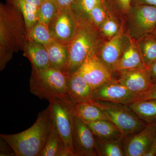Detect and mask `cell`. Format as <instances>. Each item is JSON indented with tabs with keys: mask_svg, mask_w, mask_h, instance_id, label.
<instances>
[{
	"mask_svg": "<svg viewBox=\"0 0 156 156\" xmlns=\"http://www.w3.org/2000/svg\"><path fill=\"white\" fill-rule=\"evenodd\" d=\"M131 40V38L123 28L116 36L104 41L99 47L96 56L113 75L115 72L118 62Z\"/></svg>",
	"mask_w": 156,
	"mask_h": 156,
	"instance_id": "cell-10",
	"label": "cell"
},
{
	"mask_svg": "<svg viewBox=\"0 0 156 156\" xmlns=\"http://www.w3.org/2000/svg\"><path fill=\"white\" fill-rule=\"evenodd\" d=\"M78 21L72 9L58 10L48 25L54 41L69 45L75 34Z\"/></svg>",
	"mask_w": 156,
	"mask_h": 156,
	"instance_id": "cell-9",
	"label": "cell"
},
{
	"mask_svg": "<svg viewBox=\"0 0 156 156\" xmlns=\"http://www.w3.org/2000/svg\"><path fill=\"white\" fill-rule=\"evenodd\" d=\"M92 102L103 110L109 120L117 126L125 137L139 132L147 125L128 105L100 101Z\"/></svg>",
	"mask_w": 156,
	"mask_h": 156,
	"instance_id": "cell-6",
	"label": "cell"
},
{
	"mask_svg": "<svg viewBox=\"0 0 156 156\" xmlns=\"http://www.w3.org/2000/svg\"><path fill=\"white\" fill-rule=\"evenodd\" d=\"M143 99L156 98V83L148 91L142 94Z\"/></svg>",
	"mask_w": 156,
	"mask_h": 156,
	"instance_id": "cell-35",
	"label": "cell"
},
{
	"mask_svg": "<svg viewBox=\"0 0 156 156\" xmlns=\"http://www.w3.org/2000/svg\"><path fill=\"white\" fill-rule=\"evenodd\" d=\"M123 27L129 37L135 40L153 34L156 28V7L131 6L124 18Z\"/></svg>",
	"mask_w": 156,
	"mask_h": 156,
	"instance_id": "cell-5",
	"label": "cell"
},
{
	"mask_svg": "<svg viewBox=\"0 0 156 156\" xmlns=\"http://www.w3.org/2000/svg\"><path fill=\"white\" fill-rule=\"evenodd\" d=\"M78 20L75 34L68 45L65 74L76 72L86 61L96 56L101 45L105 41L90 21Z\"/></svg>",
	"mask_w": 156,
	"mask_h": 156,
	"instance_id": "cell-3",
	"label": "cell"
},
{
	"mask_svg": "<svg viewBox=\"0 0 156 156\" xmlns=\"http://www.w3.org/2000/svg\"><path fill=\"white\" fill-rule=\"evenodd\" d=\"M30 87L31 93L41 99L68 98L66 75L55 69H32Z\"/></svg>",
	"mask_w": 156,
	"mask_h": 156,
	"instance_id": "cell-4",
	"label": "cell"
},
{
	"mask_svg": "<svg viewBox=\"0 0 156 156\" xmlns=\"http://www.w3.org/2000/svg\"><path fill=\"white\" fill-rule=\"evenodd\" d=\"M76 72L94 89L113 77L112 73L96 56L89 58Z\"/></svg>",
	"mask_w": 156,
	"mask_h": 156,
	"instance_id": "cell-14",
	"label": "cell"
},
{
	"mask_svg": "<svg viewBox=\"0 0 156 156\" xmlns=\"http://www.w3.org/2000/svg\"><path fill=\"white\" fill-rule=\"evenodd\" d=\"M132 6L147 5L156 7V0H131Z\"/></svg>",
	"mask_w": 156,
	"mask_h": 156,
	"instance_id": "cell-34",
	"label": "cell"
},
{
	"mask_svg": "<svg viewBox=\"0 0 156 156\" xmlns=\"http://www.w3.org/2000/svg\"><path fill=\"white\" fill-rule=\"evenodd\" d=\"M27 39L25 20L19 10L9 3L0 5V70L13 54L23 51Z\"/></svg>",
	"mask_w": 156,
	"mask_h": 156,
	"instance_id": "cell-1",
	"label": "cell"
},
{
	"mask_svg": "<svg viewBox=\"0 0 156 156\" xmlns=\"http://www.w3.org/2000/svg\"><path fill=\"white\" fill-rule=\"evenodd\" d=\"M6 3L14 6L22 13L28 33L38 20V7L33 5L25 0H7Z\"/></svg>",
	"mask_w": 156,
	"mask_h": 156,
	"instance_id": "cell-24",
	"label": "cell"
},
{
	"mask_svg": "<svg viewBox=\"0 0 156 156\" xmlns=\"http://www.w3.org/2000/svg\"><path fill=\"white\" fill-rule=\"evenodd\" d=\"M66 75L68 98L73 104L93 101L94 89L77 72Z\"/></svg>",
	"mask_w": 156,
	"mask_h": 156,
	"instance_id": "cell-15",
	"label": "cell"
},
{
	"mask_svg": "<svg viewBox=\"0 0 156 156\" xmlns=\"http://www.w3.org/2000/svg\"><path fill=\"white\" fill-rule=\"evenodd\" d=\"M0 156H16V153L11 146L1 136H0Z\"/></svg>",
	"mask_w": 156,
	"mask_h": 156,
	"instance_id": "cell-32",
	"label": "cell"
},
{
	"mask_svg": "<svg viewBox=\"0 0 156 156\" xmlns=\"http://www.w3.org/2000/svg\"><path fill=\"white\" fill-rule=\"evenodd\" d=\"M45 46L48 52L50 68L65 73L68 61V45L54 41Z\"/></svg>",
	"mask_w": 156,
	"mask_h": 156,
	"instance_id": "cell-19",
	"label": "cell"
},
{
	"mask_svg": "<svg viewBox=\"0 0 156 156\" xmlns=\"http://www.w3.org/2000/svg\"><path fill=\"white\" fill-rule=\"evenodd\" d=\"M49 101L53 124L68 149L75 156L73 143L74 105L68 98H55Z\"/></svg>",
	"mask_w": 156,
	"mask_h": 156,
	"instance_id": "cell-7",
	"label": "cell"
},
{
	"mask_svg": "<svg viewBox=\"0 0 156 156\" xmlns=\"http://www.w3.org/2000/svg\"><path fill=\"white\" fill-rule=\"evenodd\" d=\"M57 11L58 8L54 0H45L38 7V20L48 26Z\"/></svg>",
	"mask_w": 156,
	"mask_h": 156,
	"instance_id": "cell-30",
	"label": "cell"
},
{
	"mask_svg": "<svg viewBox=\"0 0 156 156\" xmlns=\"http://www.w3.org/2000/svg\"><path fill=\"white\" fill-rule=\"evenodd\" d=\"M73 143L75 156H98L95 135L75 112L73 117Z\"/></svg>",
	"mask_w": 156,
	"mask_h": 156,
	"instance_id": "cell-11",
	"label": "cell"
},
{
	"mask_svg": "<svg viewBox=\"0 0 156 156\" xmlns=\"http://www.w3.org/2000/svg\"><path fill=\"white\" fill-rule=\"evenodd\" d=\"M97 139L102 141H112L125 137L115 125L109 120H100L86 122Z\"/></svg>",
	"mask_w": 156,
	"mask_h": 156,
	"instance_id": "cell-18",
	"label": "cell"
},
{
	"mask_svg": "<svg viewBox=\"0 0 156 156\" xmlns=\"http://www.w3.org/2000/svg\"><path fill=\"white\" fill-rule=\"evenodd\" d=\"M27 39L46 46L54 41L48 26L37 20L27 33Z\"/></svg>",
	"mask_w": 156,
	"mask_h": 156,
	"instance_id": "cell-27",
	"label": "cell"
},
{
	"mask_svg": "<svg viewBox=\"0 0 156 156\" xmlns=\"http://www.w3.org/2000/svg\"><path fill=\"white\" fill-rule=\"evenodd\" d=\"M53 125L50 105L39 113L32 126L17 134H1L17 156H39L44 148Z\"/></svg>",
	"mask_w": 156,
	"mask_h": 156,
	"instance_id": "cell-2",
	"label": "cell"
},
{
	"mask_svg": "<svg viewBox=\"0 0 156 156\" xmlns=\"http://www.w3.org/2000/svg\"><path fill=\"white\" fill-rule=\"evenodd\" d=\"M154 35L156 37V28L155 30L154 31Z\"/></svg>",
	"mask_w": 156,
	"mask_h": 156,
	"instance_id": "cell-39",
	"label": "cell"
},
{
	"mask_svg": "<svg viewBox=\"0 0 156 156\" xmlns=\"http://www.w3.org/2000/svg\"><path fill=\"white\" fill-rule=\"evenodd\" d=\"M149 68L150 71L151 78L153 84L156 83V60L154 62Z\"/></svg>",
	"mask_w": 156,
	"mask_h": 156,
	"instance_id": "cell-36",
	"label": "cell"
},
{
	"mask_svg": "<svg viewBox=\"0 0 156 156\" xmlns=\"http://www.w3.org/2000/svg\"><path fill=\"white\" fill-rule=\"evenodd\" d=\"M74 109L77 116L86 122L109 120L103 110L92 101L76 104L74 105Z\"/></svg>",
	"mask_w": 156,
	"mask_h": 156,
	"instance_id": "cell-22",
	"label": "cell"
},
{
	"mask_svg": "<svg viewBox=\"0 0 156 156\" xmlns=\"http://www.w3.org/2000/svg\"><path fill=\"white\" fill-rule=\"evenodd\" d=\"M113 76L132 92L144 94L153 86L149 68L115 73Z\"/></svg>",
	"mask_w": 156,
	"mask_h": 156,
	"instance_id": "cell-13",
	"label": "cell"
},
{
	"mask_svg": "<svg viewBox=\"0 0 156 156\" xmlns=\"http://www.w3.org/2000/svg\"><path fill=\"white\" fill-rule=\"evenodd\" d=\"M102 3V0H73L72 9L78 19L89 20L92 9Z\"/></svg>",
	"mask_w": 156,
	"mask_h": 156,
	"instance_id": "cell-28",
	"label": "cell"
},
{
	"mask_svg": "<svg viewBox=\"0 0 156 156\" xmlns=\"http://www.w3.org/2000/svg\"><path fill=\"white\" fill-rule=\"evenodd\" d=\"M23 51V56L30 62L32 69L40 70L50 68L48 52L44 45L27 39Z\"/></svg>",
	"mask_w": 156,
	"mask_h": 156,
	"instance_id": "cell-17",
	"label": "cell"
},
{
	"mask_svg": "<svg viewBox=\"0 0 156 156\" xmlns=\"http://www.w3.org/2000/svg\"><path fill=\"white\" fill-rule=\"evenodd\" d=\"M145 67H146L144 62L137 42L136 40L131 38L129 44L124 50L118 62L115 73L140 69Z\"/></svg>",
	"mask_w": 156,
	"mask_h": 156,
	"instance_id": "cell-16",
	"label": "cell"
},
{
	"mask_svg": "<svg viewBox=\"0 0 156 156\" xmlns=\"http://www.w3.org/2000/svg\"><path fill=\"white\" fill-rule=\"evenodd\" d=\"M136 41L146 67H150L156 60V37L148 34Z\"/></svg>",
	"mask_w": 156,
	"mask_h": 156,
	"instance_id": "cell-23",
	"label": "cell"
},
{
	"mask_svg": "<svg viewBox=\"0 0 156 156\" xmlns=\"http://www.w3.org/2000/svg\"><path fill=\"white\" fill-rule=\"evenodd\" d=\"M110 17L108 11L102 2L92 9L89 16V21L98 29L105 20Z\"/></svg>",
	"mask_w": 156,
	"mask_h": 156,
	"instance_id": "cell-31",
	"label": "cell"
},
{
	"mask_svg": "<svg viewBox=\"0 0 156 156\" xmlns=\"http://www.w3.org/2000/svg\"><path fill=\"white\" fill-rule=\"evenodd\" d=\"M123 28L122 24L120 21L110 17L99 26L98 30L105 41H108L116 36Z\"/></svg>",
	"mask_w": 156,
	"mask_h": 156,
	"instance_id": "cell-29",
	"label": "cell"
},
{
	"mask_svg": "<svg viewBox=\"0 0 156 156\" xmlns=\"http://www.w3.org/2000/svg\"><path fill=\"white\" fill-rule=\"evenodd\" d=\"M58 10L72 9L73 0H54Z\"/></svg>",
	"mask_w": 156,
	"mask_h": 156,
	"instance_id": "cell-33",
	"label": "cell"
},
{
	"mask_svg": "<svg viewBox=\"0 0 156 156\" xmlns=\"http://www.w3.org/2000/svg\"><path fill=\"white\" fill-rule=\"evenodd\" d=\"M156 132V123H151L139 132L125 137L126 156H145L151 147Z\"/></svg>",
	"mask_w": 156,
	"mask_h": 156,
	"instance_id": "cell-12",
	"label": "cell"
},
{
	"mask_svg": "<svg viewBox=\"0 0 156 156\" xmlns=\"http://www.w3.org/2000/svg\"><path fill=\"white\" fill-rule=\"evenodd\" d=\"M156 156V132L154 137L153 142L151 147L150 149L148 152L145 156Z\"/></svg>",
	"mask_w": 156,
	"mask_h": 156,
	"instance_id": "cell-37",
	"label": "cell"
},
{
	"mask_svg": "<svg viewBox=\"0 0 156 156\" xmlns=\"http://www.w3.org/2000/svg\"><path fill=\"white\" fill-rule=\"evenodd\" d=\"M111 17L119 20L123 26L124 18L131 9V0H102Z\"/></svg>",
	"mask_w": 156,
	"mask_h": 156,
	"instance_id": "cell-25",
	"label": "cell"
},
{
	"mask_svg": "<svg viewBox=\"0 0 156 156\" xmlns=\"http://www.w3.org/2000/svg\"><path fill=\"white\" fill-rule=\"evenodd\" d=\"M128 106L146 124L156 123V98H142L130 104Z\"/></svg>",
	"mask_w": 156,
	"mask_h": 156,
	"instance_id": "cell-21",
	"label": "cell"
},
{
	"mask_svg": "<svg viewBox=\"0 0 156 156\" xmlns=\"http://www.w3.org/2000/svg\"><path fill=\"white\" fill-rule=\"evenodd\" d=\"M142 98V94L132 92L113 76L109 80L94 89L92 99L128 105Z\"/></svg>",
	"mask_w": 156,
	"mask_h": 156,
	"instance_id": "cell-8",
	"label": "cell"
},
{
	"mask_svg": "<svg viewBox=\"0 0 156 156\" xmlns=\"http://www.w3.org/2000/svg\"><path fill=\"white\" fill-rule=\"evenodd\" d=\"M39 156H74L68 149L53 124Z\"/></svg>",
	"mask_w": 156,
	"mask_h": 156,
	"instance_id": "cell-20",
	"label": "cell"
},
{
	"mask_svg": "<svg viewBox=\"0 0 156 156\" xmlns=\"http://www.w3.org/2000/svg\"><path fill=\"white\" fill-rule=\"evenodd\" d=\"M125 138L112 141H102L96 138L98 156H126L124 150Z\"/></svg>",
	"mask_w": 156,
	"mask_h": 156,
	"instance_id": "cell-26",
	"label": "cell"
},
{
	"mask_svg": "<svg viewBox=\"0 0 156 156\" xmlns=\"http://www.w3.org/2000/svg\"><path fill=\"white\" fill-rule=\"evenodd\" d=\"M34 6L38 7L45 0H25Z\"/></svg>",
	"mask_w": 156,
	"mask_h": 156,
	"instance_id": "cell-38",
	"label": "cell"
}]
</instances>
